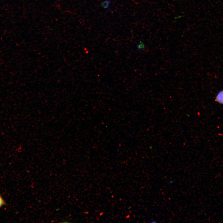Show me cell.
Instances as JSON below:
<instances>
[{"label":"cell","instance_id":"obj_1","mask_svg":"<svg viewBox=\"0 0 223 223\" xmlns=\"http://www.w3.org/2000/svg\"><path fill=\"white\" fill-rule=\"evenodd\" d=\"M215 101L223 105V90L218 93L216 97Z\"/></svg>","mask_w":223,"mask_h":223},{"label":"cell","instance_id":"obj_2","mask_svg":"<svg viewBox=\"0 0 223 223\" xmlns=\"http://www.w3.org/2000/svg\"><path fill=\"white\" fill-rule=\"evenodd\" d=\"M137 47L139 49L143 50L145 48V46L143 43L141 41L139 44L137 45Z\"/></svg>","mask_w":223,"mask_h":223},{"label":"cell","instance_id":"obj_3","mask_svg":"<svg viewBox=\"0 0 223 223\" xmlns=\"http://www.w3.org/2000/svg\"><path fill=\"white\" fill-rule=\"evenodd\" d=\"M5 204V202L0 195V208Z\"/></svg>","mask_w":223,"mask_h":223}]
</instances>
